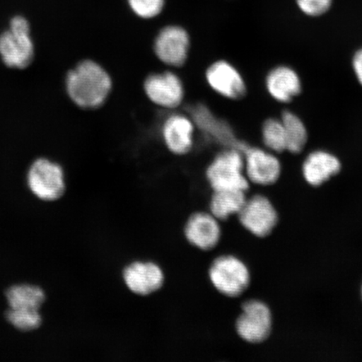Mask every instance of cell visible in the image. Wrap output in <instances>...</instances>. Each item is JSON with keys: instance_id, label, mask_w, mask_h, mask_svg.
I'll return each mask as SVG.
<instances>
[{"instance_id": "6da1fadb", "label": "cell", "mask_w": 362, "mask_h": 362, "mask_svg": "<svg viewBox=\"0 0 362 362\" xmlns=\"http://www.w3.org/2000/svg\"><path fill=\"white\" fill-rule=\"evenodd\" d=\"M65 88L68 98L76 107L93 111L105 105L110 99L113 80L101 63L88 58L67 71Z\"/></svg>"}, {"instance_id": "7a4b0ae2", "label": "cell", "mask_w": 362, "mask_h": 362, "mask_svg": "<svg viewBox=\"0 0 362 362\" xmlns=\"http://www.w3.org/2000/svg\"><path fill=\"white\" fill-rule=\"evenodd\" d=\"M206 176L214 192H247L249 180L244 170L243 153L235 148H225L208 165Z\"/></svg>"}, {"instance_id": "3957f363", "label": "cell", "mask_w": 362, "mask_h": 362, "mask_svg": "<svg viewBox=\"0 0 362 362\" xmlns=\"http://www.w3.org/2000/svg\"><path fill=\"white\" fill-rule=\"evenodd\" d=\"M34 57L28 20L21 16L13 17L10 29L0 34V57L8 67L25 69L33 63Z\"/></svg>"}, {"instance_id": "277c9868", "label": "cell", "mask_w": 362, "mask_h": 362, "mask_svg": "<svg viewBox=\"0 0 362 362\" xmlns=\"http://www.w3.org/2000/svg\"><path fill=\"white\" fill-rule=\"evenodd\" d=\"M27 184L30 192L43 202H56L66 192L65 172L58 163L39 158L30 166Z\"/></svg>"}, {"instance_id": "5b68a950", "label": "cell", "mask_w": 362, "mask_h": 362, "mask_svg": "<svg viewBox=\"0 0 362 362\" xmlns=\"http://www.w3.org/2000/svg\"><path fill=\"white\" fill-rule=\"evenodd\" d=\"M212 284L221 294L238 297L247 291L251 276L247 267L238 257L226 255L217 257L209 269Z\"/></svg>"}, {"instance_id": "8992f818", "label": "cell", "mask_w": 362, "mask_h": 362, "mask_svg": "<svg viewBox=\"0 0 362 362\" xmlns=\"http://www.w3.org/2000/svg\"><path fill=\"white\" fill-rule=\"evenodd\" d=\"M192 40L182 26L166 25L153 40V54L163 64L170 68L183 67L191 52Z\"/></svg>"}, {"instance_id": "52a82bcc", "label": "cell", "mask_w": 362, "mask_h": 362, "mask_svg": "<svg viewBox=\"0 0 362 362\" xmlns=\"http://www.w3.org/2000/svg\"><path fill=\"white\" fill-rule=\"evenodd\" d=\"M143 90L149 102L164 110H176L185 96L182 79L172 70L148 74L144 80Z\"/></svg>"}, {"instance_id": "ba28073f", "label": "cell", "mask_w": 362, "mask_h": 362, "mask_svg": "<svg viewBox=\"0 0 362 362\" xmlns=\"http://www.w3.org/2000/svg\"><path fill=\"white\" fill-rule=\"evenodd\" d=\"M273 325L271 310L264 302L249 300L244 303L242 313L236 323L238 336L249 343H261L270 336Z\"/></svg>"}, {"instance_id": "9c48e42d", "label": "cell", "mask_w": 362, "mask_h": 362, "mask_svg": "<svg viewBox=\"0 0 362 362\" xmlns=\"http://www.w3.org/2000/svg\"><path fill=\"white\" fill-rule=\"evenodd\" d=\"M205 79L214 93L229 100H241L247 95V84L241 72L228 61L212 62L206 68Z\"/></svg>"}, {"instance_id": "30bf717a", "label": "cell", "mask_w": 362, "mask_h": 362, "mask_svg": "<svg viewBox=\"0 0 362 362\" xmlns=\"http://www.w3.org/2000/svg\"><path fill=\"white\" fill-rule=\"evenodd\" d=\"M238 215L244 228L259 238L269 236L279 221L278 212L273 204L262 194L247 199Z\"/></svg>"}, {"instance_id": "8fae6325", "label": "cell", "mask_w": 362, "mask_h": 362, "mask_svg": "<svg viewBox=\"0 0 362 362\" xmlns=\"http://www.w3.org/2000/svg\"><path fill=\"white\" fill-rule=\"evenodd\" d=\"M196 125L191 116L173 112L161 124V139L172 155L184 156L192 151Z\"/></svg>"}, {"instance_id": "7c38bea8", "label": "cell", "mask_w": 362, "mask_h": 362, "mask_svg": "<svg viewBox=\"0 0 362 362\" xmlns=\"http://www.w3.org/2000/svg\"><path fill=\"white\" fill-rule=\"evenodd\" d=\"M244 170L249 182L259 185H274L282 173V165L276 153L249 146L243 153Z\"/></svg>"}, {"instance_id": "4fadbf2b", "label": "cell", "mask_w": 362, "mask_h": 362, "mask_svg": "<svg viewBox=\"0 0 362 362\" xmlns=\"http://www.w3.org/2000/svg\"><path fill=\"white\" fill-rule=\"evenodd\" d=\"M127 288L138 296H146L160 291L165 283V274L152 262H134L123 272Z\"/></svg>"}, {"instance_id": "5bb4252c", "label": "cell", "mask_w": 362, "mask_h": 362, "mask_svg": "<svg viewBox=\"0 0 362 362\" xmlns=\"http://www.w3.org/2000/svg\"><path fill=\"white\" fill-rule=\"evenodd\" d=\"M185 237L192 246L201 250H211L219 243L221 230L219 220L206 212H197L187 221Z\"/></svg>"}, {"instance_id": "9a60e30c", "label": "cell", "mask_w": 362, "mask_h": 362, "mask_svg": "<svg viewBox=\"0 0 362 362\" xmlns=\"http://www.w3.org/2000/svg\"><path fill=\"white\" fill-rule=\"evenodd\" d=\"M191 116L196 128L221 144L224 148H236L240 140L236 138L232 127L228 122L217 119L209 108L204 104H198L192 107Z\"/></svg>"}, {"instance_id": "2e32d148", "label": "cell", "mask_w": 362, "mask_h": 362, "mask_svg": "<svg viewBox=\"0 0 362 362\" xmlns=\"http://www.w3.org/2000/svg\"><path fill=\"white\" fill-rule=\"evenodd\" d=\"M265 87L275 101L288 103L302 92V81L297 71L288 66L272 69L265 79Z\"/></svg>"}, {"instance_id": "e0dca14e", "label": "cell", "mask_w": 362, "mask_h": 362, "mask_svg": "<svg viewBox=\"0 0 362 362\" xmlns=\"http://www.w3.org/2000/svg\"><path fill=\"white\" fill-rule=\"evenodd\" d=\"M341 170V162L334 153L318 149L309 153L302 165L306 182L312 187H320Z\"/></svg>"}, {"instance_id": "ac0fdd59", "label": "cell", "mask_w": 362, "mask_h": 362, "mask_svg": "<svg viewBox=\"0 0 362 362\" xmlns=\"http://www.w3.org/2000/svg\"><path fill=\"white\" fill-rule=\"evenodd\" d=\"M8 308L20 310H40L47 296L43 289L34 284H16L6 293Z\"/></svg>"}, {"instance_id": "d6986e66", "label": "cell", "mask_w": 362, "mask_h": 362, "mask_svg": "<svg viewBox=\"0 0 362 362\" xmlns=\"http://www.w3.org/2000/svg\"><path fill=\"white\" fill-rule=\"evenodd\" d=\"M246 201L245 192H214L210 202V214L219 221L228 219L230 216L239 214Z\"/></svg>"}, {"instance_id": "ffe728a7", "label": "cell", "mask_w": 362, "mask_h": 362, "mask_svg": "<svg viewBox=\"0 0 362 362\" xmlns=\"http://www.w3.org/2000/svg\"><path fill=\"white\" fill-rule=\"evenodd\" d=\"M280 119L286 134L287 151L293 155L300 153L304 151L309 139V133L304 121L291 110H284Z\"/></svg>"}, {"instance_id": "44dd1931", "label": "cell", "mask_w": 362, "mask_h": 362, "mask_svg": "<svg viewBox=\"0 0 362 362\" xmlns=\"http://www.w3.org/2000/svg\"><path fill=\"white\" fill-rule=\"evenodd\" d=\"M262 139L266 149L274 153L287 151V139L281 119L269 117L262 126Z\"/></svg>"}, {"instance_id": "7402d4cb", "label": "cell", "mask_w": 362, "mask_h": 362, "mask_svg": "<svg viewBox=\"0 0 362 362\" xmlns=\"http://www.w3.org/2000/svg\"><path fill=\"white\" fill-rule=\"evenodd\" d=\"M6 320L13 327L20 332H34L42 324V316L40 310L11 309L6 314Z\"/></svg>"}, {"instance_id": "603a6c76", "label": "cell", "mask_w": 362, "mask_h": 362, "mask_svg": "<svg viewBox=\"0 0 362 362\" xmlns=\"http://www.w3.org/2000/svg\"><path fill=\"white\" fill-rule=\"evenodd\" d=\"M128 3L134 13L144 20L153 19L165 6V0H128Z\"/></svg>"}, {"instance_id": "cb8c5ba5", "label": "cell", "mask_w": 362, "mask_h": 362, "mask_svg": "<svg viewBox=\"0 0 362 362\" xmlns=\"http://www.w3.org/2000/svg\"><path fill=\"white\" fill-rule=\"evenodd\" d=\"M332 0H297L301 11L309 16H320L329 11Z\"/></svg>"}, {"instance_id": "d4e9b609", "label": "cell", "mask_w": 362, "mask_h": 362, "mask_svg": "<svg viewBox=\"0 0 362 362\" xmlns=\"http://www.w3.org/2000/svg\"><path fill=\"white\" fill-rule=\"evenodd\" d=\"M351 64L356 78L360 85L362 86V48L356 51L353 55Z\"/></svg>"}, {"instance_id": "484cf974", "label": "cell", "mask_w": 362, "mask_h": 362, "mask_svg": "<svg viewBox=\"0 0 362 362\" xmlns=\"http://www.w3.org/2000/svg\"></svg>"}]
</instances>
